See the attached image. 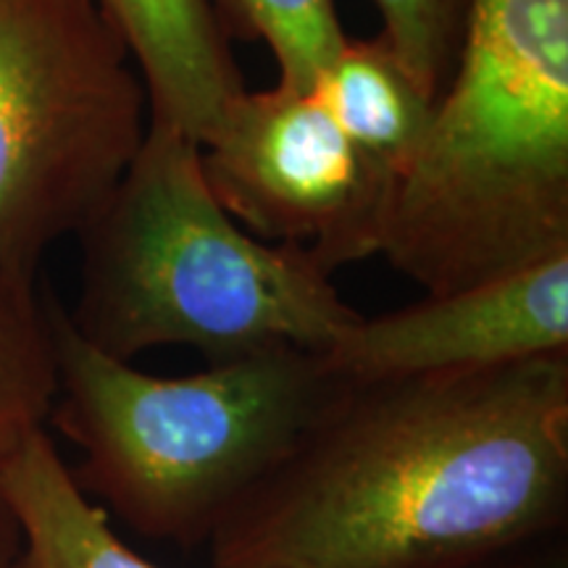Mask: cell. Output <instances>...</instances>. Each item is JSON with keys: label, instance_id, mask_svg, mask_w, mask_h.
I'll list each match as a JSON object with an SVG mask.
<instances>
[{"label": "cell", "instance_id": "obj_6", "mask_svg": "<svg viewBox=\"0 0 568 568\" xmlns=\"http://www.w3.org/2000/svg\"><path fill=\"white\" fill-rule=\"evenodd\" d=\"M201 166L213 197L274 245L308 251L326 272L382 253L397 182L374 166L311 90H243Z\"/></svg>", "mask_w": 568, "mask_h": 568}, {"label": "cell", "instance_id": "obj_14", "mask_svg": "<svg viewBox=\"0 0 568 568\" xmlns=\"http://www.w3.org/2000/svg\"><path fill=\"white\" fill-rule=\"evenodd\" d=\"M481 568H568V539L552 537L527 548L508 552V556L489 560Z\"/></svg>", "mask_w": 568, "mask_h": 568}, {"label": "cell", "instance_id": "obj_7", "mask_svg": "<svg viewBox=\"0 0 568 568\" xmlns=\"http://www.w3.org/2000/svg\"><path fill=\"white\" fill-rule=\"evenodd\" d=\"M568 353V253L361 316L322 353L345 379L471 372Z\"/></svg>", "mask_w": 568, "mask_h": 568}, {"label": "cell", "instance_id": "obj_8", "mask_svg": "<svg viewBox=\"0 0 568 568\" xmlns=\"http://www.w3.org/2000/svg\"><path fill=\"white\" fill-rule=\"evenodd\" d=\"M124 40L151 103V124L205 145L245 90L211 0H95Z\"/></svg>", "mask_w": 568, "mask_h": 568}, {"label": "cell", "instance_id": "obj_9", "mask_svg": "<svg viewBox=\"0 0 568 568\" xmlns=\"http://www.w3.org/2000/svg\"><path fill=\"white\" fill-rule=\"evenodd\" d=\"M0 500L19 529L17 568H161L126 548L111 516L71 477L40 429L0 468Z\"/></svg>", "mask_w": 568, "mask_h": 568}, {"label": "cell", "instance_id": "obj_4", "mask_svg": "<svg viewBox=\"0 0 568 568\" xmlns=\"http://www.w3.org/2000/svg\"><path fill=\"white\" fill-rule=\"evenodd\" d=\"M59 393L48 418L80 450L71 477L148 539L209 548L343 385L324 355L276 347L155 376L92 347L48 295Z\"/></svg>", "mask_w": 568, "mask_h": 568}, {"label": "cell", "instance_id": "obj_5", "mask_svg": "<svg viewBox=\"0 0 568 568\" xmlns=\"http://www.w3.org/2000/svg\"><path fill=\"white\" fill-rule=\"evenodd\" d=\"M148 126L145 82L95 0H0V274L38 280L109 203Z\"/></svg>", "mask_w": 568, "mask_h": 568}, {"label": "cell", "instance_id": "obj_3", "mask_svg": "<svg viewBox=\"0 0 568 568\" xmlns=\"http://www.w3.org/2000/svg\"><path fill=\"white\" fill-rule=\"evenodd\" d=\"M80 243L69 322L130 364L166 345L197 347L209 364L276 347L324 353L361 318L308 251L234 222L205 182L201 148L159 124Z\"/></svg>", "mask_w": 568, "mask_h": 568}, {"label": "cell", "instance_id": "obj_11", "mask_svg": "<svg viewBox=\"0 0 568 568\" xmlns=\"http://www.w3.org/2000/svg\"><path fill=\"white\" fill-rule=\"evenodd\" d=\"M59 361L48 295L38 282L0 274V468L34 432L48 429Z\"/></svg>", "mask_w": 568, "mask_h": 568}, {"label": "cell", "instance_id": "obj_10", "mask_svg": "<svg viewBox=\"0 0 568 568\" xmlns=\"http://www.w3.org/2000/svg\"><path fill=\"white\" fill-rule=\"evenodd\" d=\"M314 90L345 138L400 182L422 145L435 101L385 38H347Z\"/></svg>", "mask_w": 568, "mask_h": 568}, {"label": "cell", "instance_id": "obj_1", "mask_svg": "<svg viewBox=\"0 0 568 568\" xmlns=\"http://www.w3.org/2000/svg\"><path fill=\"white\" fill-rule=\"evenodd\" d=\"M568 531V353L345 379L213 531V568H481Z\"/></svg>", "mask_w": 568, "mask_h": 568}, {"label": "cell", "instance_id": "obj_15", "mask_svg": "<svg viewBox=\"0 0 568 568\" xmlns=\"http://www.w3.org/2000/svg\"><path fill=\"white\" fill-rule=\"evenodd\" d=\"M19 552V529L11 510L0 500V568H17Z\"/></svg>", "mask_w": 568, "mask_h": 568}, {"label": "cell", "instance_id": "obj_12", "mask_svg": "<svg viewBox=\"0 0 568 568\" xmlns=\"http://www.w3.org/2000/svg\"><path fill=\"white\" fill-rule=\"evenodd\" d=\"M226 30L266 42L280 84L311 90L335 61L347 34L335 0H211Z\"/></svg>", "mask_w": 568, "mask_h": 568}, {"label": "cell", "instance_id": "obj_2", "mask_svg": "<svg viewBox=\"0 0 568 568\" xmlns=\"http://www.w3.org/2000/svg\"><path fill=\"white\" fill-rule=\"evenodd\" d=\"M568 253V0H471L382 253L445 295Z\"/></svg>", "mask_w": 568, "mask_h": 568}, {"label": "cell", "instance_id": "obj_13", "mask_svg": "<svg viewBox=\"0 0 568 568\" xmlns=\"http://www.w3.org/2000/svg\"><path fill=\"white\" fill-rule=\"evenodd\" d=\"M382 17V38L393 48L432 101L443 95L460 42L471 0H374Z\"/></svg>", "mask_w": 568, "mask_h": 568}]
</instances>
